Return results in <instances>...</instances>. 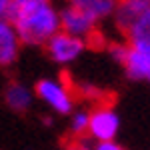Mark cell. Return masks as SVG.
Wrapping results in <instances>:
<instances>
[{
	"mask_svg": "<svg viewBox=\"0 0 150 150\" xmlns=\"http://www.w3.org/2000/svg\"><path fill=\"white\" fill-rule=\"evenodd\" d=\"M12 24L22 44L40 46V44H46L60 30V12L52 6V2H46L40 8L16 18Z\"/></svg>",
	"mask_w": 150,
	"mask_h": 150,
	"instance_id": "cell-1",
	"label": "cell"
},
{
	"mask_svg": "<svg viewBox=\"0 0 150 150\" xmlns=\"http://www.w3.org/2000/svg\"><path fill=\"white\" fill-rule=\"evenodd\" d=\"M34 94L58 114H70L74 108V94L60 80L40 78L34 86Z\"/></svg>",
	"mask_w": 150,
	"mask_h": 150,
	"instance_id": "cell-2",
	"label": "cell"
},
{
	"mask_svg": "<svg viewBox=\"0 0 150 150\" xmlns=\"http://www.w3.org/2000/svg\"><path fill=\"white\" fill-rule=\"evenodd\" d=\"M88 136L96 142L114 140L120 130V118L110 104H96L92 112H88Z\"/></svg>",
	"mask_w": 150,
	"mask_h": 150,
	"instance_id": "cell-3",
	"label": "cell"
},
{
	"mask_svg": "<svg viewBox=\"0 0 150 150\" xmlns=\"http://www.w3.org/2000/svg\"><path fill=\"white\" fill-rule=\"evenodd\" d=\"M86 44H88V40L78 38L74 34H68L64 30H58L44 46H46V54L54 62H58V64H70V62H74L86 50Z\"/></svg>",
	"mask_w": 150,
	"mask_h": 150,
	"instance_id": "cell-4",
	"label": "cell"
},
{
	"mask_svg": "<svg viewBox=\"0 0 150 150\" xmlns=\"http://www.w3.org/2000/svg\"><path fill=\"white\" fill-rule=\"evenodd\" d=\"M96 24L98 22L94 20V16L84 6H72V4H68L66 8L60 10V30L78 36V38L88 40L90 36H94Z\"/></svg>",
	"mask_w": 150,
	"mask_h": 150,
	"instance_id": "cell-5",
	"label": "cell"
},
{
	"mask_svg": "<svg viewBox=\"0 0 150 150\" xmlns=\"http://www.w3.org/2000/svg\"><path fill=\"white\" fill-rule=\"evenodd\" d=\"M20 36L8 18H0V66H10L20 54Z\"/></svg>",
	"mask_w": 150,
	"mask_h": 150,
	"instance_id": "cell-6",
	"label": "cell"
},
{
	"mask_svg": "<svg viewBox=\"0 0 150 150\" xmlns=\"http://www.w3.org/2000/svg\"><path fill=\"white\" fill-rule=\"evenodd\" d=\"M148 10H150V0H118L114 12V22L126 34L130 30V26Z\"/></svg>",
	"mask_w": 150,
	"mask_h": 150,
	"instance_id": "cell-7",
	"label": "cell"
},
{
	"mask_svg": "<svg viewBox=\"0 0 150 150\" xmlns=\"http://www.w3.org/2000/svg\"><path fill=\"white\" fill-rule=\"evenodd\" d=\"M122 68L128 78L132 80H148L150 78V52L140 50L128 44L126 58L122 62Z\"/></svg>",
	"mask_w": 150,
	"mask_h": 150,
	"instance_id": "cell-8",
	"label": "cell"
},
{
	"mask_svg": "<svg viewBox=\"0 0 150 150\" xmlns=\"http://www.w3.org/2000/svg\"><path fill=\"white\" fill-rule=\"evenodd\" d=\"M126 42L134 48L150 52V10L144 12L136 22L130 26L126 34Z\"/></svg>",
	"mask_w": 150,
	"mask_h": 150,
	"instance_id": "cell-9",
	"label": "cell"
},
{
	"mask_svg": "<svg viewBox=\"0 0 150 150\" xmlns=\"http://www.w3.org/2000/svg\"><path fill=\"white\" fill-rule=\"evenodd\" d=\"M4 100L14 112H26L32 104V92L20 82H12L4 90Z\"/></svg>",
	"mask_w": 150,
	"mask_h": 150,
	"instance_id": "cell-10",
	"label": "cell"
},
{
	"mask_svg": "<svg viewBox=\"0 0 150 150\" xmlns=\"http://www.w3.org/2000/svg\"><path fill=\"white\" fill-rule=\"evenodd\" d=\"M46 2H50V0H10L6 18H8L10 22H14L16 18H20V16H24V14H28V12L40 8V6L46 4Z\"/></svg>",
	"mask_w": 150,
	"mask_h": 150,
	"instance_id": "cell-11",
	"label": "cell"
},
{
	"mask_svg": "<svg viewBox=\"0 0 150 150\" xmlns=\"http://www.w3.org/2000/svg\"><path fill=\"white\" fill-rule=\"evenodd\" d=\"M116 4H118V0H90L84 8L94 16L96 22H100V20L108 18V16H114Z\"/></svg>",
	"mask_w": 150,
	"mask_h": 150,
	"instance_id": "cell-12",
	"label": "cell"
},
{
	"mask_svg": "<svg viewBox=\"0 0 150 150\" xmlns=\"http://www.w3.org/2000/svg\"><path fill=\"white\" fill-rule=\"evenodd\" d=\"M88 118H90V114L82 112V110L72 116V120H70V132L76 138H82V136L88 134Z\"/></svg>",
	"mask_w": 150,
	"mask_h": 150,
	"instance_id": "cell-13",
	"label": "cell"
},
{
	"mask_svg": "<svg viewBox=\"0 0 150 150\" xmlns=\"http://www.w3.org/2000/svg\"><path fill=\"white\" fill-rule=\"evenodd\" d=\"M108 52H110V56L114 58V62H118L122 66V62L126 58V52H128V42H112L108 46Z\"/></svg>",
	"mask_w": 150,
	"mask_h": 150,
	"instance_id": "cell-14",
	"label": "cell"
},
{
	"mask_svg": "<svg viewBox=\"0 0 150 150\" xmlns=\"http://www.w3.org/2000/svg\"><path fill=\"white\" fill-rule=\"evenodd\" d=\"M68 150H92V144L82 136V138H76L74 142H70Z\"/></svg>",
	"mask_w": 150,
	"mask_h": 150,
	"instance_id": "cell-15",
	"label": "cell"
},
{
	"mask_svg": "<svg viewBox=\"0 0 150 150\" xmlns=\"http://www.w3.org/2000/svg\"><path fill=\"white\" fill-rule=\"evenodd\" d=\"M92 150H124V148L114 140H108V142H96L92 146Z\"/></svg>",
	"mask_w": 150,
	"mask_h": 150,
	"instance_id": "cell-16",
	"label": "cell"
},
{
	"mask_svg": "<svg viewBox=\"0 0 150 150\" xmlns=\"http://www.w3.org/2000/svg\"><path fill=\"white\" fill-rule=\"evenodd\" d=\"M8 6H10V0H0V18H6Z\"/></svg>",
	"mask_w": 150,
	"mask_h": 150,
	"instance_id": "cell-17",
	"label": "cell"
},
{
	"mask_svg": "<svg viewBox=\"0 0 150 150\" xmlns=\"http://www.w3.org/2000/svg\"><path fill=\"white\" fill-rule=\"evenodd\" d=\"M90 0H68V4H72V6H86Z\"/></svg>",
	"mask_w": 150,
	"mask_h": 150,
	"instance_id": "cell-18",
	"label": "cell"
},
{
	"mask_svg": "<svg viewBox=\"0 0 150 150\" xmlns=\"http://www.w3.org/2000/svg\"><path fill=\"white\" fill-rule=\"evenodd\" d=\"M148 80H150V78H148Z\"/></svg>",
	"mask_w": 150,
	"mask_h": 150,
	"instance_id": "cell-19",
	"label": "cell"
}]
</instances>
